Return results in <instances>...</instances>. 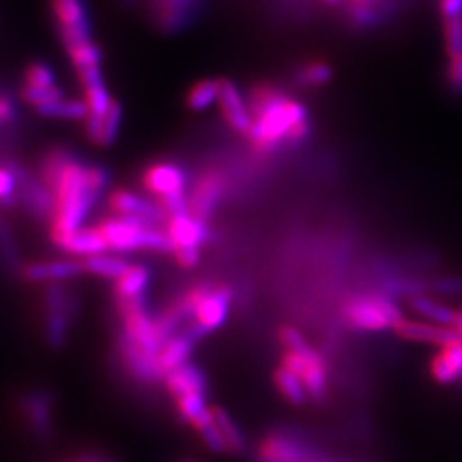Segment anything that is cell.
<instances>
[{"mask_svg": "<svg viewBox=\"0 0 462 462\" xmlns=\"http://www.w3.org/2000/svg\"><path fill=\"white\" fill-rule=\"evenodd\" d=\"M43 182L55 202L50 226L51 238L83 228L99 200L88 180V166L66 151H53L45 160Z\"/></svg>", "mask_w": 462, "mask_h": 462, "instance_id": "cell-1", "label": "cell"}, {"mask_svg": "<svg viewBox=\"0 0 462 462\" xmlns=\"http://www.w3.org/2000/svg\"><path fill=\"white\" fill-rule=\"evenodd\" d=\"M248 106L254 124L247 135L257 151L269 152L281 143L298 144L309 135L307 108L271 86H255L250 93Z\"/></svg>", "mask_w": 462, "mask_h": 462, "instance_id": "cell-2", "label": "cell"}, {"mask_svg": "<svg viewBox=\"0 0 462 462\" xmlns=\"http://www.w3.org/2000/svg\"><path fill=\"white\" fill-rule=\"evenodd\" d=\"M108 248L116 254L151 250L158 254H173V244L168 233L158 225H151L137 217L112 216L98 225Z\"/></svg>", "mask_w": 462, "mask_h": 462, "instance_id": "cell-3", "label": "cell"}, {"mask_svg": "<svg viewBox=\"0 0 462 462\" xmlns=\"http://www.w3.org/2000/svg\"><path fill=\"white\" fill-rule=\"evenodd\" d=\"M143 187L158 199L168 217L189 211L187 173L182 166L154 163L143 173Z\"/></svg>", "mask_w": 462, "mask_h": 462, "instance_id": "cell-4", "label": "cell"}, {"mask_svg": "<svg viewBox=\"0 0 462 462\" xmlns=\"http://www.w3.org/2000/svg\"><path fill=\"white\" fill-rule=\"evenodd\" d=\"M78 301L62 284H49L43 293V332L50 346L59 349L69 337Z\"/></svg>", "mask_w": 462, "mask_h": 462, "instance_id": "cell-5", "label": "cell"}, {"mask_svg": "<svg viewBox=\"0 0 462 462\" xmlns=\"http://www.w3.org/2000/svg\"><path fill=\"white\" fill-rule=\"evenodd\" d=\"M345 317L353 328L364 330L394 329L397 322L402 320L396 305L379 295H368L349 301L345 309Z\"/></svg>", "mask_w": 462, "mask_h": 462, "instance_id": "cell-6", "label": "cell"}, {"mask_svg": "<svg viewBox=\"0 0 462 462\" xmlns=\"http://www.w3.org/2000/svg\"><path fill=\"white\" fill-rule=\"evenodd\" d=\"M165 230L173 244V254L185 248L200 250L209 242L211 236L208 221L192 215L190 211L170 216L166 219Z\"/></svg>", "mask_w": 462, "mask_h": 462, "instance_id": "cell-7", "label": "cell"}, {"mask_svg": "<svg viewBox=\"0 0 462 462\" xmlns=\"http://www.w3.org/2000/svg\"><path fill=\"white\" fill-rule=\"evenodd\" d=\"M108 204L116 215L137 217V219L146 221L151 225H160L168 219V215L160 202H152L148 198H143L127 189L114 190L108 196Z\"/></svg>", "mask_w": 462, "mask_h": 462, "instance_id": "cell-8", "label": "cell"}, {"mask_svg": "<svg viewBox=\"0 0 462 462\" xmlns=\"http://www.w3.org/2000/svg\"><path fill=\"white\" fill-rule=\"evenodd\" d=\"M19 408L34 435L38 439H49L53 429V396L43 389H34L19 399Z\"/></svg>", "mask_w": 462, "mask_h": 462, "instance_id": "cell-9", "label": "cell"}, {"mask_svg": "<svg viewBox=\"0 0 462 462\" xmlns=\"http://www.w3.org/2000/svg\"><path fill=\"white\" fill-rule=\"evenodd\" d=\"M219 112L225 122L236 133L248 134L254 124V116L250 112L247 101L242 97L240 89L235 84L225 79L219 84V97H217Z\"/></svg>", "mask_w": 462, "mask_h": 462, "instance_id": "cell-10", "label": "cell"}, {"mask_svg": "<svg viewBox=\"0 0 462 462\" xmlns=\"http://www.w3.org/2000/svg\"><path fill=\"white\" fill-rule=\"evenodd\" d=\"M53 244L66 254H70L72 257L79 259H88L110 252L108 244L99 230V226H83L79 230L70 231L67 235L53 236Z\"/></svg>", "mask_w": 462, "mask_h": 462, "instance_id": "cell-11", "label": "cell"}, {"mask_svg": "<svg viewBox=\"0 0 462 462\" xmlns=\"http://www.w3.org/2000/svg\"><path fill=\"white\" fill-rule=\"evenodd\" d=\"M83 259H64V261H40L24 265L23 276L30 282L38 284H62L76 280L84 274Z\"/></svg>", "mask_w": 462, "mask_h": 462, "instance_id": "cell-12", "label": "cell"}, {"mask_svg": "<svg viewBox=\"0 0 462 462\" xmlns=\"http://www.w3.org/2000/svg\"><path fill=\"white\" fill-rule=\"evenodd\" d=\"M223 177L216 170L206 171L199 177L192 192L189 194V211L208 221V217L215 213L219 200L223 198Z\"/></svg>", "mask_w": 462, "mask_h": 462, "instance_id": "cell-13", "label": "cell"}, {"mask_svg": "<svg viewBox=\"0 0 462 462\" xmlns=\"http://www.w3.org/2000/svg\"><path fill=\"white\" fill-rule=\"evenodd\" d=\"M151 286V271L146 265L133 264L129 271L116 281V300L118 309L144 303Z\"/></svg>", "mask_w": 462, "mask_h": 462, "instance_id": "cell-14", "label": "cell"}, {"mask_svg": "<svg viewBox=\"0 0 462 462\" xmlns=\"http://www.w3.org/2000/svg\"><path fill=\"white\" fill-rule=\"evenodd\" d=\"M394 330L404 339L433 343V345H439L442 347L462 341L461 332L450 328V326H431V324L413 322V320H404L402 319L401 322H397Z\"/></svg>", "mask_w": 462, "mask_h": 462, "instance_id": "cell-15", "label": "cell"}, {"mask_svg": "<svg viewBox=\"0 0 462 462\" xmlns=\"http://www.w3.org/2000/svg\"><path fill=\"white\" fill-rule=\"evenodd\" d=\"M168 393L175 399L189 394H206L208 396V379L198 365L189 362L171 372L165 377Z\"/></svg>", "mask_w": 462, "mask_h": 462, "instance_id": "cell-16", "label": "cell"}, {"mask_svg": "<svg viewBox=\"0 0 462 462\" xmlns=\"http://www.w3.org/2000/svg\"><path fill=\"white\" fill-rule=\"evenodd\" d=\"M120 124H122V106L120 103L114 99L110 110L103 116H89L84 120V131L88 139L101 146V148H108L116 143V135L120 131Z\"/></svg>", "mask_w": 462, "mask_h": 462, "instance_id": "cell-17", "label": "cell"}, {"mask_svg": "<svg viewBox=\"0 0 462 462\" xmlns=\"http://www.w3.org/2000/svg\"><path fill=\"white\" fill-rule=\"evenodd\" d=\"M19 180H21L19 200L28 209V213L33 215L34 217H50L51 219L55 202H53V196L45 182H34L24 173H19Z\"/></svg>", "mask_w": 462, "mask_h": 462, "instance_id": "cell-18", "label": "cell"}, {"mask_svg": "<svg viewBox=\"0 0 462 462\" xmlns=\"http://www.w3.org/2000/svg\"><path fill=\"white\" fill-rule=\"evenodd\" d=\"M196 339H192L185 330H180L168 337L160 349V365L166 374L190 362V356L196 347Z\"/></svg>", "mask_w": 462, "mask_h": 462, "instance_id": "cell-19", "label": "cell"}, {"mask_svg": "<svg viewBox=\"0 0 462 462\" xmlns=\"http://www.w3.org/2000/svg\"><path fill=\"white\" fill-rule=\"evenodd\" d=\"M261 462H305L303 448L293 440L274 435L267 437L259 447Z\"/></svg>", "mask_w": 462, "mask_h": 462, "instance_id": "cell-20", "label": "cell"}, {"mask_svg": "<svg viewBox=\"0 0 462 462\" xmlns=\"http://www.w3.org/2000/svg\"><path fill=\"white\" fill-rule=\"evenodd\" d=\"M84 271L88 274L98 276L103 280L116 281L120 280L131 267V263L125 261L120 255H112V254H101L95 257H88L83 259Z\"/></svg>", "mask_w": 462, "mask_h": 462, "instance_id": "cell-21", "label": "cell"}, {"mask_svg": "<svg viewBox=\"0 0 462 462\" xmlns=\"http://www.w3.org/2000/svg\"><path fill=\"white\" fill-rule=\"evenodd\" d=\"M50 9L59 23V30L88 24L83 0H50Z\"/></svg>", "mask_w": 462, "mask_h": 462, "instance_id": "cell-22", "label": "cell"}, {"mask_svg": "<svg viewBox=\"0 0 462 462\" xmlns=\"http://www.w3.org/2000/svg\"><path fill=\"white\" fill-rule=\"evenodd\" d=\"M175 401H177V411L180 414V418L194 429H198L200 423H204L213 416V408L208 406L206 394H189V396L179 397Z\"/></svg>", "mask_w": 462, "mask_h": 462, "instance_id": "cell-23", "label": "cell"}, {"mask_svg": "<svg viewBox=\"0 0 462 462\" xmlns=\"http://www.w3.org/2000/svg\"><path fill=\"white\" fill-rule=\"evenodd\" d=\"M219 84H221V81H217V79H202V81L192 84V88L189 89L187 98H185L187 106L192 112L208 110L211 105L217 103Z\"/></svg>", "mask_w": 462, "mask_h": 462, "instance_id": "cell-24", "label": "cell"}, {"mask_svg": "<svg viewBox=\"0 0 462 462\" xmlns=\"http://www.w3.org/2000/svg\"><path fill=\"white\" fill-rule=\"evenodd\" d=\"M213 416H215L217 429L225 439V444L228 447V452H233V454L244 452L245 447H247L245 435L242 433V430L235 425L230 414L226 413L223 408H213Z\"/></svg>", "mask_w": 462, "mask_h": 462, "instance_id": "cell-25", "label": "cell"}, {"mask_svg": "<svg viewBox=\"0 0 462 462\" xmlns=\"http://www.w3.org/2000/svg\"><path fill=\"white\" fill-rule=\"evenodd\" d=\"M276 383H278V389L281 391V394L286 397L291 404H303L307 401V387L303 383V380L298 377L295 372L288 370L286 366L281 365L280 370L276 372Z\"/></svg>", "mask_w": 462, "mask_h": 462, "instance_id": "cell-26", "label": "cell"}, {"mask_svg": "<svg viewBox=\"0 0 462 462\" xmlns=\"http://www.w3.org/2000/svg\"><path fill=\"white\" fill-rule=\"evenodd\" d=\"M196 0H156V14L158 23L163 28H177L182 24L187 9Z\"/></svg>", "mask_w": 462, "mask_h": 462, "instance_id": "cell-27", "label": "cell"}, {"mask_svg": "<svg viewBox=\"0 0 462 462\" xmlns=\"http://www.w3.org/2000/svg\"><path fill=\"white\" fill-rule=\"evenodd\" d=\"M411 309L414 312L427 317V319L440 324V326H450L452 328V322H454V317H456L454 310H450V309L444 307L442 303L433 301L429 298L414 297L411 300Z\"/></svg>", "mask_w": 462, "mask_h": 462, "instance_id": "cell-28", "label": "cell"}, {"mask_svg": "<svg viewBox=\"0 0 462 462\" xmlns=\"http://www.w3.org/2000/svg\"><path fill=\"white\" fill-rule=\"evenodd\" d=\"M83 101L88 108V116H103L110 110L114 98L110 97L103 83H99L83 88Z\"/></svg>", "mask_w": 462, "mask_h": 462, "instance_id": "cell-29", "label": "cell"}, {"mask_svg": "<svg viewBox=\"0 0 462 462\" xmlns=\"http://www.w3.org/2000/svg\"><path fill=\"white\" fill-rule=\"evenodd\" d=\"M38 114L53 118H66V120H86L88 118V108L83 99H59L49 105L47 108L40 110Z\"/></svg>", "mask_w": 462, "mask_h": 462, "instance_id": "cell-30", "label": "cell"}, {"mask_svg": "<svg viewBox=\"0 0 462 462\" xmlns=\"http://www.w3.org/2000/svg\"><path fill=\"white\" fill-rule=\"evenodd\" d=\"M332 79V67L324 60H312L298 70V81L309 88H319Z\"/></svg>", "mask_w": 462, "mask_h": 462, "instance_id": "cell-31", "label": "cell"}, {"mask_svg": "<svg viewBox=\"0 0 462 462\" xmlns=\"http://www.w3.org/2000/svg\"><path fill=\"white\" fill-rule=\"evenodd\" d=\"M66 50L69 60L74 69L99 66V62H101V51L91 40L72 45Z\"/></svg>", "mask_w": 462, "mask_h": 462, "instance_id": "cell-32", "label": "cell"}, {"mask_svg": "<svg viewBox=\"0 0 462 462\" xmlns=\"http://www.w3.org/2000/svg\"><path fill=\"white\" fill-rule=\"evenodd\" d=\"M19 173L9 166H0V206H13L19 200Z\"/></svg>", "mask_w": 462, "mask_h": 462, "instance_id": "cell-33", "label": "cell"}, {"mask_svg": "<svg viewBox=\"0 0 462 462\" xmlns=\"http://www.w3.org/2000/svg\"><path fill=\"white\" fill-rule=\"evenodd\" d=\"M21 95H23V99H24L28 105H33L38 112L43 110V108H47L51 103L64 98V97H62V91H60L57 86H51V88H47V89H36V88L24 86L23 91H21Z\"/></svg>", "mask_w": 462, "mask_h": 462, "instance_id": "cell-34", "label": "cell"}, {"mask_svg": "<svg viewBox=\"0 0 462 462\" xmlns=\"http://www.w3.org/2000/svg\"><path fill=\"white\" fill-rule=\"evenodd\" d=\"M196 430H198L204 446L208 447L211 452H216V454L228 452V447L225 444V439H223L221 431H219L217 425H216L215 416H211L209 420L200 423Z\"/></svg>", "mask_w": 462, "mask_h": 462, "instance_id": "cell-35", "label": "cell"}, {"mask_svg": "<svg viewBox=\"0 0 462 462\" xmlns=\"http://www.w3.org/2000/svg\"><path fill=\"white\" fill-rule=\"evenodd\" d=\"M444 43L446 51L450 57L462 53V17L444 19Z\"/></svg>", "mask_w": 462, "mask_h": 462, "instance_id": "cell-36", "label": "cell"}, {"mask_svg": "<svg viewBox=\"0 0 462 462\" xmlns=\"http://www.w3.org/2000/svg\"><path fill=\"white\" fill-rule=\"evenodd\" d=\"M24 86L36 88V89H47L55 86V76L49 66L34 62L24 70Z\"/></svg>", "mask_w": 462, "mask_h": 462, "instance_id": "cell-37", "label": "cell"}, {"mask_svg": "<svg viewBox=\"0 0 462 462\" xmlns=\"http://www.w3.org/2000/svg\"><path fill=\"white\" fill-rule=\"evenodd\" d=\"M431 374L440 383H452L454 380L459 379L456 370L450 366L442 355H439L431 364Z\"/></svg>", "mask_w": 462, "mask_h": 462, "instance_id": "cell-38", "label": "cell"}, {"mask_svg": "<svg viewBox=\"0 0 462 462\" xmlns=\"http://www.w3.org/2000/svg\"><path fill=\"white\" fill-rule=\"evenodd\" d=\"M447 83L454 93H462V53L448 59Z\"/></svg>", "mask_w": 462, "mask_h": 462, "instance_id": "cell-39", "label": "cell"}, {"mask_svg": "<svg viewBox=\"0 0 462 462\" xmlns=\"http://www.w3.org/2000/svg\"><path fill=\"white\" fill-rule=\"evenodd\" d=\"M0 254L5 261L16 263V247L11 231L7 230L5 225L0 223Z\"/></svg>", "mask_w": 462, "mask_h": 462, "instance_id": "cell-40", "label": "cell"}, {"mask_svg": "<svg viewBox=\"0 0 462 462\" xmlns=\"http://www.w3.org/2000/svg\"><path fill=\"white\" fill-rule=\"evenodd\" d=\"M442 356L446 358L450 366L456 370V374L462 379V341L459 343H452L448 346L444 347Z\"/></svg>", "mask_w": 462, "mask_h": 462, "instance_id": "cell-41", "label": "cell"}, {"mask_svg": "<svg viewBox=\"0 0 462 462\" xmlns=\"http://www.w3.org/2000/svg\"><path fill=\"white\" fill-rule=\"evenodd\" d=\"M76 74H78V81L81 83L83 88H86V86H93V84L103 83L101 69H99V66L76 69Z\"/></svg>", "mask_w": 462, "mask_h": 462, "instance_id": "cell-42", "label": "cell"}, {"mask_svg": "<svg viewBox=\"0 0 462 462\" xmlns=\"http://www.w3.org/2000/svg\"><path fill=\"white\" fill-rule=\"evenodd\" d=\"M173 255H175L177 263L185 267V269H194L199 264V261H200V250H196V248L177 250Z\"/></svg>", "mask_w": 462, "mask_h": 462, "instance_id": "cell-43", "label": "cell"}, {"mask_svg": "<svg viewBox=\"0 0 462 462\" xmlns=\"http://www.w3.org/2000/svg\"><path fill=\"white\" fill-rule=\"evenodd\" d=\"M439 7L444 19L462 17V0H440Z\"/></svg>", "mask_w": 462, "mask_h": 462, "instance_id": "cell-44", "label": "cell"}, {"mask_svg": "<svg viewBox=\"0 0 462 462\" xmlns=\"http://www.w3.org/2000/svg\"><path fill=\"white\" fill-rule=\"evenodd\" d=\"M14 118V105L5 97H0V124H7Z\"/></svg>", "mask_w": 462, "mask_h": 462, "instance_id": "cell-45", "label": "cell"}, {"mask_svg": "<svg viewBox=\"0 0 462 462\" xmlns=\"http://www.w3.org/2000/svg\"><path fill=\"white\" fill-rule=\"evenodd\" d=\"M439 286H440L442 291H448V293L462 291V282H459V281H442Z\"/></svg>", "mask_w": 462, "mask_h": 462, "instance_id": "cell-46", "label": "cell"}, {"mask_svg": "<svg viewBox=\"0 0 462 462\" xmlns=\"http://www.w3.org/2000/svg\"><path fill=\"white\" fill-rule=\"evenodd\" d=\"M74 462H114V459L103 457V456H98V454H88V456H83V457H79V459H76Z\"/></svg>", "mask_w": 462, "mask_h": 462, "instance_id": "cell-47", "label": "cell"}, {"mask_svg": "<svg viewBox=\"0 0 462 462\" xmlns=\"http://www.w3.org/2000/svg\"><path fill=\"white\" fill-rule=\"evenodd\" d=\"M452 328L456 330H459L462 334V312H456L454 322H452Z\"/></svg>", "mask_w": 462, "mask_h": 462, "instance_id": "cell-48", "label": "cell"}, {"mask_svg": "<svg viewBox=\"0 0 462 462\" xmlns=\"http://www.w3.org/2000/svg\"><path fill=\"white\" fill-rule=\"evenodd\" d=\"M351 4H356V5H368V4H374V0H351Z\"/></svg>", "mask_w": 462, "mask_h": 462, "instance_id": "cell-49", "label": "cell"}, {"mask_svg": "<svg viewBox=\"0 0 462 462\" xmlns=\"http://www.w3.org/2000/svg\"><path fill=\"white\" fill-rule=\"evenodd\" d=\"M328 4H337V2H341V0H326Z\"/></svg>", "mask_w": 462, "mask_h": 462, "instance_id": "cell-50", "label": "cell"}, {"mask_svg": "<svg viewBox=\"0 0 462 462\" xmlns=\"http://www.w3.org/2000/svg\"><path fill=\"white\" fill-rule=\"evenodd\" d=\"M185 462H190V461H185Z\"/></svg>", "mask_w": 462, "mask_h": 462, "instance_id": "cell-51", "label": "cell"}]
</instances>
